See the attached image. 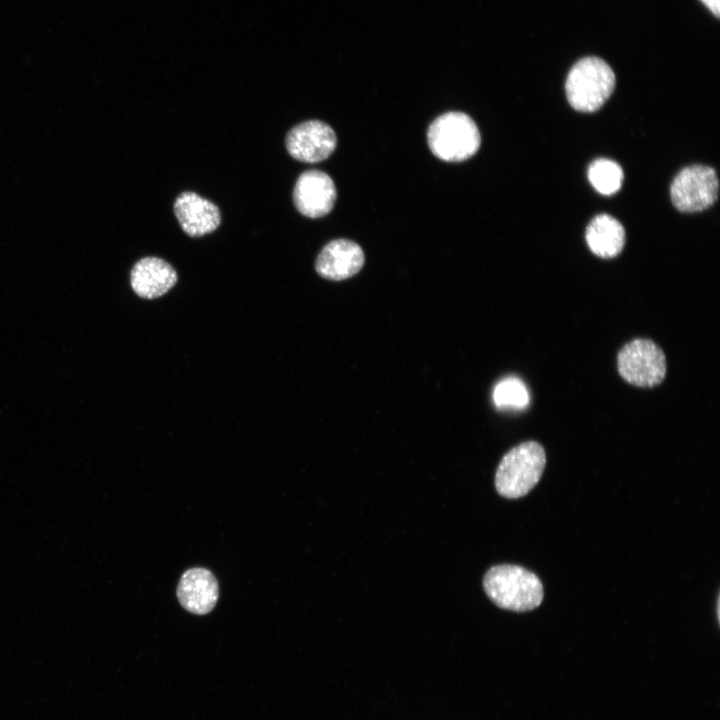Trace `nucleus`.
<instances>
[{"instance_id": "423d86ee", "label": "nucleus", "mask_w": 720, "mask_h": 720, "mask_svg": "<svg viewBox=\"0 0 720 720\" xmlns=\"http://www.w3.org/2000/svg\"><path fill=\"white\" fill-rule=\"evenodd\" d=\"M719 181L709 166L692 165L682 169L674 178L671 200L681 212H699L712 206L718 198Z\"/></svg>"}, {"instance_id": "ddd939ff", "label": "nucleus", "mask_w": 720, "mask_h": 720, "mask_svg": "<svg viewBox=\"0 0 720 720\" xmlns=\"http://www.w3.org/2000/svg\"><path fill=\"white\" fill-rule=\"evenodd\" d=\"M585 237L590 250L602 258L617 256L625 244L623 226L608 214L594 217L587 226Z\"/></svg>"}, {"instance_id": "1a4fd4ad", "label": "nucleus", "mask_w": 720, "mask_h": 720, "mask_svg": "<svg viewBox=\"0 0 720 720\" xmlns=\"http://www.w3.org/2000/svg\"><path fill=\"white\" fill-rule=\"evenodd\" d=\"M174 213L182 230L191 237L215 231L221 222L219 208L195 192L185 191L174 202Z\"/></svg>"}, {"instance_id": "39448f33", "label": "nucleus", "mask_w": 720, "mask_h": 720, "mask_svg": "<svg viewBox=\"0 0 720 720\" xmlns=\"http://www.w3.org/2000/svg\"><path fill=\"white\" fill-rule=\"evenodd\" d=\"M618 371L628 383L639 387H654L666 375L664 352L651 340L635 339L619 351Z\"/></svg>"}, {"instance_id": "2eb2a0df", "label": "nucleus", "mask_w": 720, "mask_h": 720, "mask_svg": "<svg viewBox=\"0 0 720 720\" xmlns=\"http://www.w3.org/2000/svg\"><path fill=\"white\" fill-rule=\"evenodd\" d=\"M493 400L495 405L501 409H524L528 406L530 397L523 381L510 376L496 384Z\"/></svg>"}, {"instance_id": "0eeeda50", "label": "nucleus", "mask_w": 720, "mask_h": 720, "mask_svg": "<svg viewBox=\"0 0 720 720\" xmlns=\"http://www.w3.org/2000/svg\"><path fill=\"white\" fill-rule=\"evenodd\" d=\"M288 153L305 163L327 159L335 150L337 137L334 130L320 120H308L294 126L285 139Z\"/></svg>"}, {"instance_id": "f8f14e48", "label": "nucleus", "mask_w": 720, "mask_h": 720, "mask_svg": "<svg viewBox=\"0 0 720 720\" xmlns=\"http://www.w3.org/2000/svg\"><path fill=\"white\" fill-rule=\"evenodd\" d=\"M177 282L175 269L158 257L138 260L130 272V284L141 298L154 299L167 293Z\"/></svg>"}, {"instance_id": "9d476101", "label": "nucleus", "mask_w": 720, "mask_h": 720, "mask_svg": "<svg viewBox=\"0 0 720 720\" xmlns=\"http://www.w3.org/2000/svg\"><path fill=\"white\" fill-rule=\"evenodd\" d=\"M364 261V252L357 243L336 239L322 248L316 258L315 269L321 277L339 281L358 273Z\"/></svg>"}, {"instance_id": "6e6552de", "label": "nucleus", "mask_w": 720, "mask_h": 720, "mask_svg": "<svg viewBox=\"0 0 720 720\" xmlns=\"http://www.w3.org/2000/svg\"><path fill=\"white\" fill-rule=\"evenodd\" d=\"M337 198L332 178L320 170H308L297 179L293 189L296 209L309 218H320L333 208Z\"/></svg>"}, {"instance_id": "4468645a", "label": "nucleus", "mask_w": 720, "mask_h": 720, "mask_svg": "<svg viewBox=\"0 0 720 720\" xmlns=\"http://www.w3.org/2000/svg\"><path fill=\"white\" fill-rule=\"evenodd\" d=\"M620 165L609 159H597L588 168V178L596 191L603 195L616 193L623 182Z\"/></svg>"}, {"instance_id": "20e7f679", "label": "nucleus", "mask_w": 720, "mask_h": 720, "mask_svg": "<svg viewBox=\"0 0 720 720\" xmlns=\"http://www.w3.org/2000/svg\"><path fill=\"white\" fill-rule=\"evenodd\" d=\"M427 142L431 152L447 162H460L472 157L481 143L474 120L463 112H447L429 126Z\"/></svg>"}, {"instance_id": "f03ea898", "label": "nucleus", "mask_w": 720, "mask_h": 720, "mask_svg": "<svg viewBox=\"0 0 720 720\" xmlns=\"http://www.w3.org/2000/svg\"><path fill=\"white\" fill-rule=\"evenodd\" d=\"M616 84L614 71L603 59L587 56L570 69L565 91L570 105L581 112L598 110L610 97Z\"/></svg>"}, {"instance_id": "9b49d317", "label": "nucleus", "mask_w": 720, "mask_h": 720, "mask_svg": "<svg viewBox=\"0 0 720 720\" xmlns=\"http://www.w3.org/2000/svg\"><path fill=\"white\" fill-rule=\"evenodd\" d=\"M218 596V582L208 569L195 567L182 574L177 587V597L185 610L196 615H205L214 608Z\"/></svg>"}, {"instance_id": "dca6fc26", "label": "nucleus", "mask_w": 720, "mask_h": 720, "mask_svg": "<svg viewBox=\"0 0 720 720\" xmlns=\"http://www.w3.org/2000/svg\"><path fill=\"white\" fill-rule=\"evenodd\" d=\"M716 17L720 16V0H699Z\"/></svg>"}, {"instance_id": "7ed1b4c3", "label": "nucleus", "mask_w": 720, "mask_h": 720, "mask_svg": "<svg viewBox=\"0 0 720 720\" xmlns=\"http://www.w3.org/2000/svg\"><path fill=\"white\" fill-rule=\"evenodd\" d=\"M545 463V451L539 443L527 441L513 447L496 470L497 492L510 499L525 496L539 482Z\"/></svg>"}, {"instance_id": "f257e3e1", "label": "nucleus", "mask_w": 720, "mask_h": 720, "mask_svg": "<svg viewBox=\"0 0 720 720\" xmlns=\"http://www.w3.org/2000/svg\"><path fill=\"white\" fill-rule=\"evenodd\" d=\"M483 588L498 607L515 612L533 610L543 600V586L538 576L517 565L491 567L483 578Z\"/></svg>"}]
</instances>
